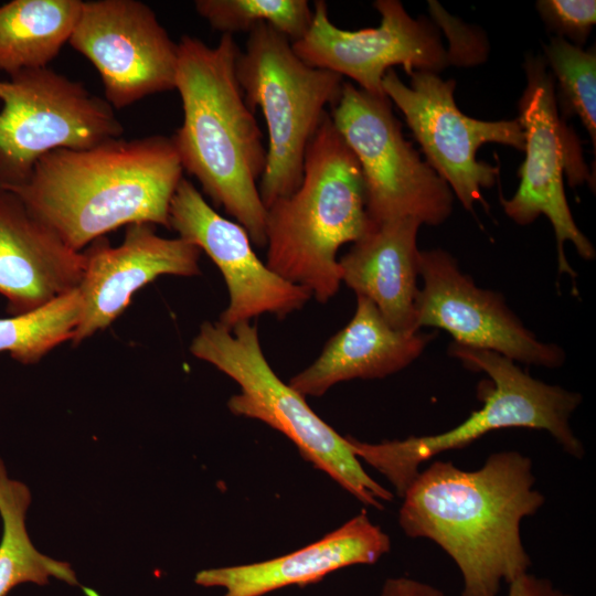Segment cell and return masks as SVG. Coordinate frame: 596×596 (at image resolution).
<instances>
[{
	"instance_id": "cell-1",
	"label": "cell",
	"mask_w": 596,
	"mask_h": 596,
	"mask_svg": "<svg viewBox=\"0 0 596 596\" xmlns=\"http://www.w3.org/2000/svg\"><path fill=\"white\" fill-rule=\"evenodd\" d=\"M534 483L531 458L517 450L493 453L476 470L437 459L404 492L398 524L454 561L461 596H498L532 565L521 523L545 502Z\"/></svg>"
},
{
	"instance_id": "cell-2",
	"label": "cell",
	"mask_w": 596,
	"mask_h": 596,
	"mask_svg": "<svg viewBox=\"0 0 596 596\" xmlns=\"http://www.w3.org/2000/svg\"><path fill=\"white\" fill-rule=\"evenodd\" d=\"M171 137L115 138L87 149L53 150L12 190L76 252L134 223L170 230V204L183 177Z\"/></svg>"
},
{
	"instance_id": "cell-3",
	"label": "cell",
	"mask_w": 596,
	"mask_h": 596,
	"mask_svg": "<svg viewBox=\"0 0 596 596\" xmlns=\"http://www.w3.org/2000/svg\"><path fill=\"white\" fill-rule=\"evenodd\" d=\"M240 52L231 34L214 46L190 35L180 39L175 89L183 120L171 139L183 171L246 230L253 245L265 247L267 211L258 183L267 149L236 76Z\"/></svg>"
},
{
	"instance_id": "cell-4",
	"label": "cell",
	"mask_w": 596,
	"mask_h": 596,
	"mask_svg": "<svg viewBox=\"0 0 596 596\" xmlns=\"http://www.w3.org/2000/svg\"><path fill=\"white\" fill-rule=\"evenodd\" d=\"M266 211V266L326 304L341 284L339 248L372 224L360 163L329 113L306 149L299 187Z\"/></svg>"
},
{
	"instance_id": "cell-5",
	"label": "cell",
	"mask_w": 596,
	"mask_h": 596,
	"mask_svg": "<svg viewBox=\"0 0 596 596\" xmlns=\"http://www.w3.org/2000/svg\"><path fill=\"white\" fill-rule=\"evenodd\" d=\"M449 354L467 369L490 377L481 394L482 406L457 426L438 434L405 439L365 443L345 436L351 450L395 488L402 498L421 466L438 455L462 449L488 433L512 427L550 433L570 456L582 459L584 445L574 434L570 418L582 402L579 393L539 381L514 361L497 352L453 342Z\"/></svg>"
},
{
	"instance_id": "cell-6",
	"label": "cell",
	"mask_w": 596,
	"mask_h": 596,
	"mask_svg": "<svg viewBox=\"0 0 596 596\" xmlns=\"http://www.w3.org/2000/svg\"><path fill=\"white\" fill-rule=\"evenodd\" d=\"M190 351L240 385L241 392L227 401L231 413L258 419L283 433L306 460L360 502L383 509V502L393 500V493L363 469L345 436L277 376L264 355L256 324L242 322L227 330L219 322H203Z\"/></svg>"
},
{
	"instance_id": "cell-7",
	"label": "cell",
	"mask_w": 596,
	"mask_h": 596,
	"mask_svg": "<svg viewBox=\"0 0 596 596\" xmlns=\"http://www.w3.org/2000/svg\"><path fill=\"white\" fill-rule=\"evenodd\" d=\"M235 70L246 104L253 111L259 107L266 121L267 157L258 191L267 209L299 187L306 149L344 82L305 63L289 39L265 23L248 32Z\"/></svg>"
},
{
	"instance_id": "cell-8",
	"label": "cell",
	"mask_w": 596,
	"mask_h": 596,
	"mask_svg": "<svg viewBox=\"0 0 596 596\" xmlns=\"http://www.w3.org/2000/svg\"><path fill=\"white\" fill-rule=\"evenodd\" d=\"M331 120L358 159L373 224L414 217L437 226L451 214L454 194L402 132L392 102L344 82Z\"/></svg>"
},
{
	"instance_id": "cell-9",
	"label": "cell",
	"mask_w": 596,
	"mask_h": 596,
	"mask_svg": "<svg viewBox=\"0 0 596 596\" xmlns=\"http://www.w3.org/2000/svg\"><path fill=\"white\" fill-rule=\"evenodd\" d=\"M0 189L8 191L53 150L87 149L124 134L106 99L50 67L0 81Z\"/></svg>"
},
{
	"instance_id": "cell-10",
	"label": "cell",
	"mask_w": 596,
	"mask_h": 596,
	"mask_svg": "<svg viewBox=\"0 0 596 596\" xmlns=\"http://www.w3.org/2000/svg\"><path fill=\"white\" fill-rule=\"evenodd\" d=\"M523 68L526 86L519 100L518 119L524 131L525 158L519 169L520 183L514 195L500 198V202L508 217L519 225L531 224L540 215L550 220L557 244L558 272L575 280L564 243L571 242L587 260L595 257V248L571 213L564 171L571 187L590 182L592 177L575 135L560 117L555 82L543 56L528 55Z\"/></svg>"
},
{
	"instance_id": "cell-11",
	"label": "cell",
	"mask_w": 596,
	"mask_h": 596,
	"mask_svg": "<svg viewBox=\"0 0 596 596\" xmlns=\"http://www.w3.org/2000/svg\"><path fill=\"white\" fill-rule=\"evenodd\" d=\"M405 84L393 68L383 77L385 96L404 115L426 156V162L447 183L465 210L476 203L487 207L481 189L491 188L499 178V166L477 159L478 149L496 142L524 149V131L518 118L486 121L471 118L457 107L456 82L437 73L415 70Z\"/></svg>"
},
{
	"instance_id": "cell-12",
	"label": "cell",
	"mask_w": 596,
	"mask_h": 596,
	"mask_svg": "<svg viewBox=\"0 0 596 596\" xmlns=\"http://www.w3.org/2000/svg\"><path fill=\"white\" fill-rule=\"evenodd\" d=\"M373 7L381 14L380 25L350 31L331 22L326 1H315L308 31L291 43L295 53L308 65L347 76L377 96H385L382 81L393 66H403L408 75L415 70L438 74L457 65L428 19H413L398 0H376Z\"/></svg>"
},
{
	"instance_id": "cell-13",
	"label": "cell",
	"mask_w": 596,
	"mask_h": 596,
	"mask_svg": "<svg viewBox=\"0 0 596 596\" xmlns=\"http://www.w3.org/2000/svg\"><path fill=\"white\" fill-rule=\"evenodd\" d=\"M68 43L98 71L113 108L175 89L178 43L141 1H83Z\"/></svg>"
},
{
	"instance_id": "cell-14",
	"label": "cell",
	"mask_w": 596,
	"mask_h": 596,
	"mask_svg": "<svg viewBox=\"0 0 596 596\" xmlns=\"http://www.w3.org/2000/svg\"><path fill=\"white\" fill-rule=\"evenodd\" d=\"M416 326L436 327L457 344L497 352L512 361L560 368L564 350L539 340L509 308L503 296L478 287L451 254L421 251Z\"/></svg>"
},
{
	"instance_id": "cell-15",
	"label": "cell",
	"mask_w": 596,
	"mask_h": 596,
	"mask_svg": "<svg viewBox=\"0 0 596 596\" xmlns=\"http://www.w3.org/2000/svg\"><path fill=\"white\" fill-rule=\"evenodd\" d=\"M169 214L170 230L203 251L223 275L230 300L217 322L225 329L264 313L281 319L312 297L270 270L254 252L246 230L220 215L185 178L173 194Z\"/></svg>"
},
{
	"instance_id": "cell-16",
	"label": "cell",
	"mask_w": 596,
	"mask_h": 596,
	"mask_svg": "<svg viewBox=\"0 0 596 596\" xmlns=\"http://www.w3.org/2000/svg\"><path fill=\"white\" fill-rule=\"evenodd\" d=\"M83 253L86 263L78 286L82 316L72 339L74 345L111 324L132 295L157 277L200 274L201 251L195 245L179 236L161 237L147 223L127 225L117 247L103 236Z\"/></svg>"
},
{
	"instance_id": "cell-17",
	"label": "cell",
	"mask_w": 596,
	"mask_h": 596,
	"mask_svg": "<svg viewBox=\"0 0 596 596\" xmlns=\"http://www.w3.org/2000/svg\"><path fill=\"white\" fill-rule=\"evenodd\" d=\"M86 258L36 219L13 192L0 189V294L12 316L77 288Z\"/></svg>"
},
{
	"instance_id": "cell-18",
	"label": "cell",
	"mask_w": 596,
	"mask_h": 596,
	"mask_svg": "<svg viewBox=\"0 0 596 596\" xmlns=\"http://www.w3.org/2000/svg\"><path fill=\"white\" fill-rule=\"evenodd\" d=\"M390 550V536L363 511L292 553L264 562L202 570L194 582L203 587H220L223 596H263L286 586L317 583L347 566L374 564Z\"/></svg>"
},
{
	"instance_id": "cell-19",
	"label": "cell",
	"mask_w": 596,
	"mask_h": 596,
	"mask_svg": "<svg viewBox=\"0 0 596 596\" xmlns=\"http://www.w3.org/2000/svg\"><path fill=\"white\" fill-rule=\"evenodd\" d=\"M434 337L395 330L371 300L356 296L352 319L327 341L315 362L288 384L306 397L321 396L344 381L382 379L415 361Z\"/></svg>"
},
{
	"instance_id": "cell-20",
	"label": "cell",
	"mask_w": 596,
	"mask_h": 596,
	"mask_svg": "<svg viewBox=\"0 0 596 596\" xmlns=\"http://www.w3.org/2000/svg\"><path fill=\"white\" fill-rule=\"evenodd\" d=\"M421 225L414 217L372 223L339 260L341 281L371 300L392 328L408 333L419 331L415 302Z\"/></svg>"
},
{
	"instance_id": "cell-21",
	"label": "cell",
	"mask_w": 596,
	"mask_h": 596,
	"mask_svg": "<svg viewBox=\"0 0 596 596\" xmlns=\"http://www.w3.org/2000/svg\"><path fill=\"white\" fill-rule=\"evenodd\" d=\"M81 0H12L0 6V70L9 76L49 67L70 41Z\"/></svg>"
},
{
	"instance_id": "cell-22",
	"label": "cell",
	"mask_w": 596,
	"mask_h": 596,
	"mask_svg": "<svg viewBox=\"0 0 596 596\" xmlns=\"http://www.w3.org/2000/svg\"><path fill=\"white\" fill-rule=\"evenodd\" d=\"M30 503L29 488L8 477L0 458V515L3 523L0 542V596H7L12 588L23 583L45 585L50 577L78 585L68 563L40 553L32 544L25 528V513Z\"/></svg>"
},
{
	"instance_id": "cell-23",
	"label": "cell",
	"mask_w": 596,
	"mask_h": 596,
	"mask_svg": "<svg viewBox=\"0 0 596 596\" xmlns=\"http://www.w3.org/2000/svg\"><path fill=\"white\" fill-rule=\"evenodd\" d=\"M82 316L78 288L22 315L0 318V352L32 364L58 344L73 339Z\"/></svg>"
},
{
	"instance_id": "cell-24",
	"label": "cell",
	"mask_w": 596,
	"mask_h": 596,
	"mask_svg": "<svg viewBox=\"0 0 596 596\" xmlns=\"http://www.w3.org/2000/svg\"><path fill=\"white\" fill-rule=\"evenodd\" d=\"M194 7L222 34L248 33L265 23L291 43L305 35L313 14L306 0H196Z\"/></svg>"
},
{
	"instance_id": "cell-25",
	"label": "cell",
	"mask_w": 596,
	"mask_h": 596,
	"mask_svg": "<svg viewBox=\"0 0 596 596\" xmlns=\"http://www.w3.org/2000/svg\"><path fill=\"white\" fill-rule=\"evenodd\" d=\"M544 61L554 82L562 115L577 116L596 148V51L584 50L567 40L553 36L544 45Z\"/></svg>"
},
{
	"instance_id": "cell-26",
	"label": "cell",
	"mask_w": 596,
	"mask_h": 596,
	"mask_svg": "<svg viewBox=\"0 0 596 596\" xmlns=\"http://www.w3.org/2000/svg\"><path fill=\"white\" fill-rule=\"evenodd\" d=\"M536 9L550 31L583 46L596 23L594 0H540Z\"/></svg>"
},
{
	"instance_id": "cell-27",
	"label": "cell",
	"mask_w": 596,
	"mask_h": 596,
	"mask_svg": "<svg viewBox=\"0 0 596 596\" xmlns=\"http://www.w3.org/2000/svg\"><path fill=\"white\" fill-rule=\"evenodd\" d=\"M508 596H573L555 587L553 583L529 572L518 576L509 584Z\"/></svg>"
},
{
	"instance_id": "cell-28",
	"label": "cell",
	"mask_w": 596,
	"mask_h": 596,
	"mask_svg": "<svg viewBox=\"0 0 596 596\" xmlns=\"http://www.w3.org/2000/svg\"><path fill=\"white\" fill-rule=\"evenodd\" d=\"M380 596H445L444 592L428 583L400 576L387 578Z\"/></svg>"
}]
</instances>
